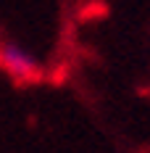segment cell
Instances as JSON below:
<instances>
[{"label": "cell", "mask_w": 150, "mask_h": 153, "mask_svg": "<svg viewBox=\"0 0 150 153\" xmlns=\"http://www.w3.org/2000/svg\"><path fill=\"white\" fill-rule=\"evenodd\" d=\"M0 69L16 82H37L42 76L40 63L18 45H0Z\"/></svg>", "instance_id": "1"}]
</instances>
